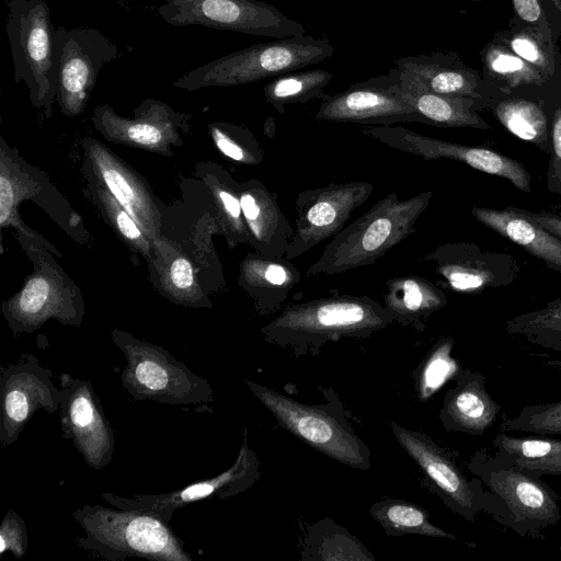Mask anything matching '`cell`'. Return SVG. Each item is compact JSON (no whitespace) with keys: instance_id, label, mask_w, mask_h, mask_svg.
I'll list each match as a JSON object with an SVG mask.
<instances>
[{"instance_id":"bcb514c9","label":"cell","mask_w":561,"mask_h":561,"mask_svg":"<svg viewBox=\"0 0 561 561\" xmlns=\"http://www.w3.org/2000/svg\"><path fill=\"white\" fill-rule=\"evenodd\" d=\"M12 187H11V183L10 181H8V179L2 175L1 179H0V206H1V211H0V224L2 226L5 225L7 222V219H9V216L11 214V207H12Z\"/></svg>"},{"instance_id":"9a60e30c","label":"cell","mask_w":561,"mask_h":561,"mask_svg":"<svg viewBox=\"0 0 561 561\" xmlns=\"http://www.w3.org/2000/svg\"><path fill=\"white\" fill-rule=\"evenodd\" d=\"M58 410L62 437L69 439L85 463L101 470L113 459L114 432L92 383L68 373L59 377Z\"/></svg>"},{"instance_id":"603a6c76","label":"cell","mask_w":561,"mask_h":561,"mask_svg":"<svg viewBox=\"0 0 561 561\" xmlns=\"http://www.w3.org/2000/svg\"><path fill=\"white\" fill-rule=\"evenodd\" d=\"M398 78L404 98L425 118L427 125L491 128L477 113L482 107L479 101L435 93L428 90L415 75L400 68H398Z\"/></svg>"},{"instance_id":"7c38bea8","label":"cell","mask_w":561,"mask_h":561,"mask_svg":"<svg viewBox=\"0 0 561 561\" xmlns=\"http://www.w3.org/2000/svg\"><path fill=\"white\" fill-rule=\"evenodd\" d=\"M373 192L374 186L366 181L331 183L300 191L295 201L296 230L284 257L291 261L333 238Z\"/></svg>"},{"instance_id":"d590c367","label":"cell","mask_w":561,"mask_h":561,"mask_svg":"<svg viewBox=\"0 0 561 561\" xmlns=\"http://www.w3.org/2000/svg\"><path fill=\"white\" fill-rule=\"evenodd\" d=\"M514 437L504 432L492 440L495 453L511 459H540L561 455V439L545 437Z\"/></svg>"},{"instance_id":"4dcf8cb0","label":"cell","mask_w":561,"mask_h":561,"mask_svg":"<svg viewBox=\"0 0 561 561\" xmlns=\"http://www.w3.org/2000/svg\"><path fill=\"white\" fill-rule=\"evenodd\" d=\"M332 72L312 69L288 72L275 77L264 89L265 101L279 114L285 113L286 105L306 103L313 99L324 100V88L332 79Z\"/></svg>"},{"instance_id":"836d02e7","label":"cell","mask_w":561,"mask_h":561,"mask_svg":"<svg viewBox=\"0 0 561 561\" xmlns=\"http://www.w3.org/2000/svg\"><path fill=\"white\" fill-rule=\"evenodd\" d=\"M503 432L517 431L536 435H561V400L524 407L516 416L503 417Z\"/></svg>"},{"instance_id":"44dd1931","label":"cell","mask_w":561,"mask_h":561,"mask_svg":"<svg viewBox=\"0 0 561 561\" xmlns=\"http://www.w3.org/2000/svg\"><path fill=\"white\" fill-rule=\"evenodd\" d=\"M501 405L485 388V377L477 370H459L456 383L444 398L439 419L447 431L482 435L499 419Z\"/></svg>"},{"instance_id":"681fc988","label":"cell","mask_w":561,"mask_h":561,"mask_svg":"<svg viewBox=\"0 0 561 561\" xmlns=\"http://www.w3.org/2000/svg\"><path fill=\"white\" fill-rule=\"evenodd\" d=\"M560 551H561V548H560Z\"/></svg>"},{"instance_id":"f546056e","label":"cell","mask_w":561,"mask_h":561,"mask_svg":"<svg viewBox=\"0 0 561 561\" xmlns=\"http://www.w3.org/2000/svg\"><path fill=\"white\" fill-rule=\"evenodd\" d=\"M494 36L545 78L561 84V53L554 42L513 19L508 21L506 30Z\"/></svg>"},{"instance_id":"d4e9b609","label":"cell","mask_w":561,"mask_h":561,"mask_svg":"<svg viewBox=\"0 0 561 561\" xmlns=\"http://www.w3.org/2000/svg\"><path fill=\"white\" fill-rule=\"evenodd\" d=\"M471 213L488 228L561 272V239L527 218L522 210L476 206Z\"/></svg>"},{"instance_id":"277c9868","label":"cell","mask_w":561,"mask_h":561,"mask_svg":"<svg viewBox=\"0 0 561 561\" xmlns=\"http://www.w3.org/2000/svg\"><path fill=\"white\" fill-rule=\"evenodd\" d=\"M470 468L486 486L485 512L522 536L537 537L561 519L556 493L508 458L477 451Z\"/></svg>"},{"instance_id":"7a4b0ae2","label":"cell","mask_w":561,"mask_h":561,"mask_svg":"<svg viewBox=\"0 0 561 561\" xmlns=\"http://www.w3.org/2000/svg\"><path fill=\"white\" fill-rule=\"evenodd\" d=\"M110 506L85 504L71 513L84 531L76 543L90 556L106 561L193 560L169 523L147 512Z\"/></svg>"},{"instance_id":"b9f144b4","label":"cell","mask_w":561,"mask_h":561,"mask_svg":"<svg viewBox=\"0 0 561 561\" xmlns=\"http://www.w3.org/2000/svg\"><path fill=\"white\" fill-rule=\"evenodd\" d=\"M552 144L554 176L561 182V98L554 105L552 115Z\"/></svg>"},{"instance_id":"cb8c5ba5","label":"cell","mask_w":561,"mask_h":561,"mask_svg":"<svg viewBox=\"0 0 561 561\" xmlns=\"http://www.w3.org/2000/svg\"><path fill=\"white\" fill-rule=\"evenodd\" d=\"M300 278L301 273L284 256L249 254L240 267V284L252 296L260 313L278 310Z\"/></svg>"},{"instance_id":"f6af8a7d","label":"cell","mask_w":561,"mask_h":561,"mask_svg":"<svg viewBox=\"0 0 561 561\" xmlns=\"http://www.w3.org/2000/svg\"><path fill=\"white\" fill-rule=\"evenodd\" d=\"M524 215L529 218L530 220L539 224L543 228H546L548 231L557 236L561 239V217L549 214V213H530V211H524Z\"/></svg>"},{"instance_id":"ac0fdd59","label":"cell","mask_w":561,"mask_h":561,"mask_svg":"<svg viewBox=\"0 0 561 561\" xmlns=\"http://www.w3.org/2000/svg\"><path fill=\"white\" fill-rule=\"evenodd\" d=\"M420 261L433 263L443 284L462 294H478L490 287L506 286L518 271L513 256L485 252L465 241L440 244Z\"/></svg>"},{"instance_id":"30bf717a","label":"cell","mask_w":561,"mask_h":561,"mask_svg":"<svg viewBox=\"0 0 561 561\" xmlns=\"http://www.w3.org/2000/svg\"><path fill=\"white\" fill-rule=\"evenodd\" d=\"M54 47L59 106L66 115L80 114L101 69L121 53L108 37L93 27H57Z\"/></svg>"},{"instance_id":"ffe728a7","label":"cell","mask_w":561,"mask_h":561,"mask_svg":"<svg viewBox=\"0 0 561 561\" xmlns=\"http://www.w3.org/2000/svg\"><path fill=\"white\" fill-rule=\"evenodd\" d=\"M240 202L249 241L257 253L268 257L285 256L294 232L277 195L253 179L240 187Z\"/></svg>"},{"instance_id":"3957f363","label":"cell","mask_w":561,"mask_h":561,"mask_svg":"<svg viewBox=\"0 0 561 561\" xmlns=\"http://www.w3.org/2000/svg\"><path fill=\"white\" fill-rule=\"evenodd\" d=\"M432 191L407 199L392 192L364 215L345 226L325 245L306 276L335 275L376 263L388 250L415 232V224L428 207Z\"/></svg>"},{"instance_id":"60d3db41","label":"cell","mask_w":561,"mask_h":561,"mask_svg":"<svg viewBox=\"0 0 561 561\" xmlns=\"http://www.w3.org/2000/svg\"><path fill=\"white\" fill-rule=\"evenodd\" d=\"M508 459L518 468L538 477L543 474L561 476V455L540 459Z\"/></svg>"},{"instance_id":"5b68a950","label":"cell","mask_w":561,"mask_h":561,"mask_svg":"<svg viewBox=\"0 0 561 561\" xmlns=\"http://www.w3.org/2000/svg\"><path fill=\"white\" fill-rule=\"evenodd\" d=\"M334 50L329 39L310 35L254 44L186 72L173 85L193 91L247 84L319 64Z\"/></svg>"},{"instance_id":"8fae6325","label":"cell","mask_w":561,"mask_h":561,"mask_svg":"<svg viewBox=\"0 0 561 561\" xmlns=\"http://www.w3.org/2000/svg\"><path fill=\"white\" fill-rule=\"evenodd\" d=\"M314 117L318 121L376 126L426 124L425 118L404 98L398 68L390 69L387 75L356 82L336 94H328Z\"/></svg>"},{"instance_id":"e0dca14e","label":"cell","mask_w":561,"mask_h":561,"mask_svg":"<svg viewBox=\"0 0 561 561\" xmlns=\"http://www.w3.org/2000/svg\"><path fill=\"white\" fill-rule=\"evenodd\" d=\"M390 426L398 443L436 486L450 510L468 522L485 511V490L479 479H469L454 458L424 434L396 422Z\"/></svg>"},{"instance_id":"d6986e66","label":"cell","mask_w":561,"mask_h":561,"mask_svg":"<svg viewBox=\"0 0 561 561\" xmlns=\"http://www.w3.org/2000/svg\"><path fill=\"white\" fill-rule=\"evenodd\" d=\"M394 65L415 75L428 90L449 96L474 99L482 104L499 93L478 70L468 66L455 51L401 57Z\"/></svg>"},{"instance_id":"f35d334b","label":"cell","mask_w":561,"mask_h":561,"mask_svg":"<svg viewBox=\"0 0 561 561\" xmlns=\"http://www.w3.org/2000/svg\"><path fill=\"white\" fill-rule=\"evenodd\" d=\"M101 172L104 182L112 192L116 201L133 215L137 222H141L144 218L140 215L141 194L122 169L115 165H101Z\"/></svg>"},{"instance_id":"5bb4252c","label":"cell","mask_w":561,"mask_h":561,"mask_svg":"<svg viewBox=\"0 0 561 561\" xmlns=\"http://www.w3.org/2000/svg\"><path fill=\"white\" fill-rule=\"evenodd\" d=\"M259 467L255 453L248 446L244 430L243 443L236 461L229 469L213 478L202 479L167 493L119 496L102 492L101 497L108 505L147 512L169 523L176 510L206 499L226 500L244 492L260 478Z\"/></svg>"},{"instance_id":"6da1fadb","label":"cell","mask_w":561,"mask_h":561,"mask_svg":"<svg viewBox=\"0 0 561 561\" xmlns=\"http://www.w3.org/2000/svg\"><path fill=\"white\" fill-rule=\"evenodd\" d=\"M393 322L368 296L333 295L286 307L261 329L265 341L296 353L343 337H367Z\"/></svg>"},{"instance_id":"83f0119b","label":"cell","mask_w":561,"mask_h":561,"mask_svg":"<svg viewBox=\"0 0 561 561\" xmlns=\"http://www.w3.org/2000/svg\"><path fill=\"white\" fill-rule=\"evenodd\" d=\"M180 116L165 103L147 99L136 108V118L126 119L118 116L108 105L98 106L94 121L108 129L123 133L135 144L152 146L164 138L165 130H171Z\"/></svg>"},{"instance_id":"484cf974","label":"cell","mask_w":561,"mask_h":561,"mask_svg":"<svg viewBox=\"0 0 561 561\" xmlns=\"http://www.w3.org/2000/svg\"><path fill=\"white\" fill-rule=\"evenodd\" d=\"M383 307L393 321L419 327L447 304V297L436 285L417 275H400L386 282Z\"/></svg>"},{"instance_id":"7bdbcfd3","label":"cell","mask_w":561,"mask_h":561,"mask_svg":"<svg viewBox=\"0 0 561 561\" xmlns=\"http://www.w3.org/2000/svg\"><path fill=\"white\" fill-rule=\"evenodd\" d=\"M115 222L121 233L129 241L145 244L136 220L131 218L126 209L115 208Z\"/></svg>"},{"instance_id":"8992f818","label":"cell","mask_w":561,"mask_h":561,"mask_svg":"<svg viewBox=\"0 0 561 561\" xmlns=\"http://www.w3.org/2000/svg\"><path fill=\"white\" fill-rule=\"evenodd\" d=\"M112 340L126 358L121 381L134 400L171 405H204L214 401L210 383L168 350L121 330L112 332Z\"/></svg>"},{"instance_id":"e575fe53","label":"cell","mask_w":561,"mask_h":561,"mask_svg":"<svg viewBox=\"0 0 561 561\" xmlns=\"http://www.w3.org/2000/svg\"><path fill=\"white\" fill-rule=\"evenodd\" d=\"M211 134L218 149L230 159L245 164L262 162L264 151L250 130L230 124H216L211 127Z\"/></svg>"},{"instance_id":"74e56055","label":"cell","mask_w":561,"mask_h":561,"mask_svg":"<svg viewBox=\"0 0 561 561\" xmlns=\"http://www.w3.org/2000/svg\"><path fill=\"white\" fill-rule=\"evenodd\" d=\"M514 21L533 27L558 43L560 38L556 16L546 0H512Z\"/></svg>"},{"instance_id":"9c48e42d","label":"cell","mask_w":561,"mask_h":561,"mask_svg":"<svg viewBox=\"0 0 561 561\" xmlns=\"http://www.w3.org/2000/svg\"><path fill=\"white\" fill-rule=\"evenodd\" d=\"M158 14L173 26L201 25L275 39L307 32L304 24L260 0H163Z\"/></svg>"},{"instance_id":"8d00e7d4","label":"cell","mask_w":561,"mask_h":561,"mask_svg":"<svg viewBox=\"0 0 561 561\" xmlns=\"http://www.w3.org/2000/svg\"><path fill=\"white\" fill-rule=\"evenodd\" d=\"M451 339L440 340L425 359L417 378V391L422 400L430 398L453 374L455 363L449 356Z\"/></svg>"},{"instance_id":"1f68e13d","label":"cell","mask_w":561,"mask_h":561,"mask_svg":"<svg viewBox=\"0 0 561 561\" xmlns=\"http://www.w3.org/2000/svg\"><path fill=\"white\" fill-rule=\"evenodd\" d=\"M370 514L390 536L413 534L456 539L453 534L433 525L425 510L410 502L387 499L375 503Z\"/></svg>"},{"instance_id":"f1b7e54d","label":"cell","mask_w":561,"mask_h":561,"mask_svg":"<svg viewBox=\"0 0 561 561\" xmlns=\"http://www.w3.org/2000/svg\"><path fill=\"white\" fill-rule=\"evenodd\" d=\"M556 100L497 94L488 102L493 103L495 116L508 131L523 140L542 145L548 134L545 102Z\"/></svg>"},{"instance_id":"c3c4849f","label":"cell","mask_w":561,"mask_h":561,"mask_svg":"<svg viewBox=\"0 0 561 561\" xmlns=\"http://www.w3.org/2000/svg\"><path fill=\"white\" fill-rule=\"evenodd\" d=\"M468 1H481V0H468Z\"/></svg>"},{"instance_id":"4316f807","label":"cell","mask_w":561,"mask_h":561,"mask_svg":"<svg viewBox=\"0 0 561 561\" xmlns=\"http://www.w3.org/2000/svg\"><path fill=\"white\" fill-rule=\"evenodd\" d=\"M4 314L15 333H32L51 317L65 324L80 323V313L62 300L59 301L43 277L32 278L18 299L5 308Z\"/></svg>"},{"instance_id":"2e32d148","label":"cell","mask_w":561,"mask_h":561,"mask_svg":"<svg viewBox=\"0 0 561 561\" xmlns=\"http://www.w3.org/2000/svg\"><path fill=\"white\" fill-rule=\"evenodd\" d=\"M362 133L388 147L425 160L450 159L463 162L481 172L504 178L520 191H530L531 178L528 171L522 163L502 153L433 138L392 125H366Z\"/></svg>"},{"instance_id":"4fadbf2b","label":"cell","mask_w":561,"mask_h":561,"mask_svg":"<svg viewBox=\"0 0 561 561\" xmlns=\"http://www.w3.org/2000/svg\"><path fill=\"white\" fill-rule=\"evenodd\" d=\"M54 373L37 357L23 353L15 363L0 368V445L15 443L37 410L57 413L61 392Z\"/></svg>"},{"instance_id":"ab89813d","label":"cell","mask_w":561,"mask_h":561,"mask_svg":"<svg viewBox=\"0 0 561 561\" xmlns=\"http://www.w3.org/2000/svg\"><path fill=\"white\" fill-rule=\"evenodd\" d=\"M28 547V535L26 524L14 511H7L0 524V556L7 551L15 559H21Z\"/></svg>"},{"instance_id":"7402d4cb","label":"cell","mask_w":561,"mask_h":561,"mask_svg":"<svg viewBox=\"0 0 561 561\" xmlns=\"http://www.w3.org/2000/svg\"><path fill=\"white\" fill-rule=\"evenodd\" d=\"M483 79L499 93L556 100L561 84L545 78L493 36L479 53Z\"/></svg>"},{"instance_id":"7dc6e473","label":"cell","mask_w":561,"mask_h":561,"mask_svg":"<svg viewBox=\"0 0 561 561\" xmlns=\"http://www.w3.org/2000/svg\"><path fill=\"white\" fill-rule=\"evenodd\" d=\"M558 23L559 34L561 37V0H547Z\"/></svg>"},{"instance_id":"ba28073f","label":"cell","mask_w":561,"mask_h":561,"mask_svg":"<svg viewBox=\"0 0 561 561\" xmlns=\"http://www.w3.org/2000/svg\"><path fill=\"white\" fill-rule=\"evenodd\" d=\"M252 393L289 433L310 447L355 469L370 467V451L341 413L308 405L263 385L244 380Z\"/></svg>"},{"instance_id":"ee69618b","label":"cell","mask_w":561,"mask_h":561,"mask_svg":"<svg viewBox=\"0 0 561 561\" xmlns=\"http://www.w3.org/2000/svg\"><path fill=\"white\" fill-rule=\"evenodd\" d=\"M170 278L180 289L191 287L194 278L192 264L184 257L175 260L170 268Z\"/></svg>"},{"instance_id":"d6a6232c","label":"cell","mask_w":561,"mask_h":561,"mask_svg":"<svg viewBox=\"0 0 561 561\" xmlns=\"http://www.w3.org/2000/svg\"><path fill=\"white\" fill-rule=\"evenodd\" d=\"M506 332L561 353V298L506 321Z\"/></svg>"},{"instance_id":"52a82bcc","label":"cell","mask_w":561,"mask_h":561,"mask_svg":"<svg viewBox=\"0 0 561 561\" xmlns=\"http://www.w3.org/2000/svg\"><path fill=\"white\" fill-rule=\"evenodd\" d=\"M5 32L14 81L30 89L34 106L49 111L57 98L55 28L45 0H9Z\"/></svg>"}]
</instances>
